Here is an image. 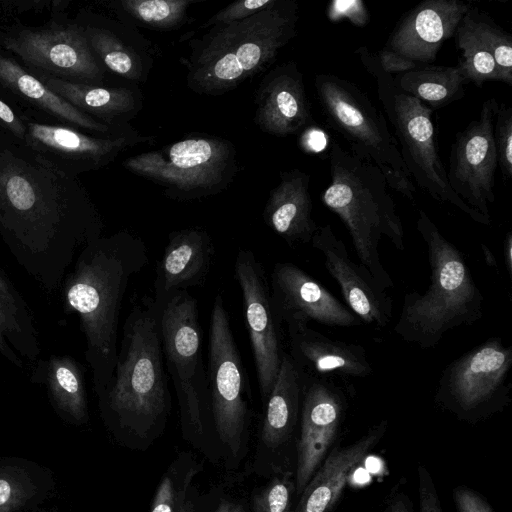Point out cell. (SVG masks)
Masks as SVG:
<instances>
[{
    "mask_svg": "<svg viewBox=\"0 0 512 512\" xmlns=\"http://www.w3.org/2000/svg\"><path fill=\"white\" fill-rule=\"evenodd\" d=\"M375 57L381 69L391 76L404 74L419 66L414 61L384 48L376 52Z\"/></svg>",
    "mask_w": 512,
    "mask_h": 512,
    "instance_id": "7bdbcfd3",
    "label": "cell"
},
{
    "mask_svg": "<svg viewBox=\"0 0 512 512\" xmlns=\"http://www.w3.org/2000/svg\"><path fill=\"white\" fill-rule=\"evenodd\" d=\"M367 13L363 3L360 1H335L329 7L328 16L337 19L349 17L355 25H363L367 21Z\"/></svg>",
    "mask_w": 512,
    "mask_h": 512,
    "instance_id": "f6af8a7d",
    "label": "cell"
},
{
    "mask_svg": "<svg viewBox=\"0 0 512 512\" xmlns=\"http://www.w3.org/2000/svg\"><path fill=\"white\" fill-rule=\"evenodd\" d=\"M416 229L427 247L430 285L424 293L405 294L393 330L405 342L431 349L447 332L479 321L484 297L462 253L422 209Z\"/></svg>",
    "mask_w": 512,
    "mask_h": 512,
    "instance_id": "277c9868",
    "label": "cell"
},
{
    "mask_svg": "<svg viewBox=\"0 0 512 512\" xmlns=\"http://www.w3.org/2000/svg\"><path fill=\"white\" fill-rule=\"evenodd\" d=\"M101 233L77 178L0 130V237L18 265L54 293L79 252Z\"/></svg>",
    "mask_w": 512,
    "mask_h": 512,
    "instance_id": "6da1fadb",
    "label": "cell"
},
{
    "mask_svg": "<svg viewBox=\"0 0 512 512\" xmlns=\"http://www.w3.org/2000/svg\"><path fill=\"white\" fill-rule=\"evenodd\" d=\"M214 254V244L205 229L194 227L171 232L156 268L154 300L162 303L175 293L203 285Z\"/></svg>",
    "mask_w": 512,
    "mask_h": 512,
    "instance_id": "cb8c5ba5",
    "label": "cell"
},
{
    "mask_svg": "<svg viewBox=\"0 0 512 512\" xmlns=\"http://www.w3.org/2000/svg\"><path fill=\"white\" fill-rule=\"evenodd\" d=\"M289 356L301 374L321 378H364L372 366L363 346L330 338L308 324L286 325Z\"/></svg>",
    "mask_w": 512,
    "mask_h": 512,
    "instance_id": "7402d4cb",
    "label": "cell"
},
{
    "mask_svg": "<svg viewBox=\"0 0 512 512\" xmlns=\"http://www.w3.org/2000/svg\"><path fill=\"white\" fill-rule=\"evenodd\" d=\"M386 512H410V509L405 499L397 498L388 506Z\"/></svg>",
    "mask_w": 512,
    "mask_h": 512,
    "instance_id": "f907efd6",
    "label": "cell"
},
{
    "mask_svg": "<svg viewBox=\"0 0 512 512\" xmlns=\"http://www.w3.org/2000/svg\"><path fill=\"white\" fill-rule=\"evenodd\" d=\"M310 175L293 169L282 172L264 208L266 225L289 246L311 242L319 225L312 216Z\"/></svg>",
    "mask_w": 512,
    "mask_h": 512,
    "instance_id": "484cf974",
    "label": "cell"
},
{
    "mask_svg": "<svg viewBox=\"0 0 512 512\" xmlns=\"http://www.w3.org/2000/svg\"><path fill=\"white\" fill-rule=\"evenodd\" d=\"M381 421L355 443L334 449L312 476L292 512H328L340 497L352 471L366 458L385 434Z\"/></svg>",
    "mask_w": 512,
    "mask_h": 512,
    "instance_id": "d4e9b609",
    "label": "cell"
},
{
    "mask_svg": "<svg viewBox=\"0 0 512 512\" xmlns=\"http://www.w3.org/2000/svg\"><path fill=\"white\" fill-rule=\"evenodd\" d=\"M274 2L275 0H240L233 2L208 19L202 27H213L246 19Z\"/></svg>",
    "mask_w": 512,
    "mask_h": 512,
    "instance_id": "ab89813d",
    "label": "cell"
},
{
    "mask_svg": "<svg viewBox=\"0 0 512 512\" xmlns=\"http://www.w3.org/2000/svg\"><path fill=\"white\" fill-rule=\"evenodd\" d=\"M0 46L37 75L104 85L105 68L93 53L83 27L64 12L52 14L40 26L7 22L0 29Z\"/></svg>",
    "mask_w": 512,
    "mask_h": 512,
    "instance_id": "30bf717a",
    "label": "cell"
},
{
    "mask_svg": "<svg viewBox=\"0 0 512 512\" xmlns=\"http://www.w3.org/2000/svg\"><path fill=\"white\" fill-rule=\"evenodd\" d=\"M123 166L164 187L171 198L192 200L223 190L234 175L236 163L230 142L194 136L129 157Z\"/></svg>",
    "mask_w": 512,
    "mask_h": 512,
    "instance_id": "9c48e42d",
    "label": "cell"
},
{
    "mask_svg": "<svg viewBox=\"0 0 512 512\" xmlns=\"http://www.w3.org/2000/svg\"><path fill=\"white\" fill-rule=\"evenodd\" d=\"M499 104L495 98L483 102L478 119L457 133L451 147L447 178L453 192L470 208L491 220L495 202L494 183L498 167L493 124Z\"/></svg>",
    "mask_w": 512,
    "mask_h": 512,
    "instance_id": "9a60e30c",
    "label": "cell"
},
{
    "mask_svg": "<svg viewBox=\"0 0 512 512\" xmlns=\"http://www.w3.org/2000/svg\"><path fill=\"white\" fill-rule=\"evenodd\" d=\"M314 85L327 126L349 143L351 152L376 166L388 187L414 203L416 187L381 111L358 86L337 75L317 74Z\"/></svg>",
    "mask_w": 512,
    "mask_h": 512,
    "instance_id": "ba28073f",
    "label": "cell"
},
{
    "mask_svg": "<svg viewBox=\"0 0 512 512\" xmlns=\"http://www.w3.org/2000/svg\"><path fill=\"white\" fill-rule=\"evenodd\" d=\"M505 245H504V258H505V264L507 267V271L512 277V233L509 232L505 239Z\"/></svg>",
    "mask_w": 512,
    "mask_h": 512,
    "instance_id": "c3c4849f",
    "label": "cell"
},
{
    "mask_svg": "<svg viewBox=\"0 0 512 512\" xmlns=\"http://www.w3.org/2000/svg\"><path fill=\"white\" fill-rule=\"evenodd\" d=\"M481 248H482V251H483V256H484L486 264L489 267L495 268L498 271L499 270V266H498V263H497V259L495 258V256H494L493 252L491 251V249L485 243L481 244Z\"/></svg>",
    "mask_w": 512,
    "mask_h": 512,
    "instance_id": "816d5d0a",
    "label": "cell"
},
{
    "mask_svg": "<svg viewBox=\"0 0 512 512\" xmlns=\"http://www.w3.org/2000/svg\"><path fill=\"white\" fill-rule=\"evenodd\" d=\"M0 92L24 114L75 127L96 135L113 134V127L78 110L54 93L29 68L0 46Z\"/></svg>",
    "mask_w": 512,
    "mask_h": 512,
    "instance_id": "ffe728a7",
    "label": "cell"
},
{
    "mask_svg": "<svg viewBox=\"0 0 512 512\" xmlns=\"http://www.w3.org/2000/svg\"><path fill=\"white\" fill-rule=\"evenodd\" d=\"M0 354L17 368L23 369V359L14 351L11 338L5 325L0 320Z\"/></svg>",
    "mask_w": 512,
    "mask_h": 512,
    "instance_id": "7dc6e473",
    "label": "cell"
},
{
    "mask_svg": "<svg viewBox=\"0 0 512 512\" xmlns=\"http://www.w3.org/2000/svg\"><path fill=\"white\" fill-rule=\"evenodd\" d=\"M0 320L11 338L14 351L30 362L41 354L39 333L32 311L24 297L0 266Z\"/></svg>",
    "mask_w": 512,
    "mask_h": 512,
    "instance_id": "4dcf8cb0",
    "label": "cell"
},
{
    "mask_svg": "<svg viewBox=\"0 0 512 512\" xmlns=\"http://www.w3.org/2000/svg\"><path fill=\"white\" fill-rule=\"evenodd\" d=\"M240 286L246 328L263 403L274 385L281 360V324L274 312L263 264L249 249H239L234 264Z\"/></svg>",
    "mask_w": 512,
    "mask_h": 512,
    "instance_id": "5bb4252c",
    "label": "cell"
},
{
    "mask_svg": "<svg viewBox=\"0 0 512 512\" xmlns=\"http://www.w3.org/2000/svg\"><path fill=\"white\" fill-rule=\"evenodd\" d=\"M37 76L49 89L75 108L110 127L121 116L132 111L136 103L134 93L125 87L88 85Z\"/></svg>",
    "mask_w": 512,
    "mask_h": 512,
    "instance_id": "f1b7e54d",
    "label": "cell"
},
{
    "mask_svg": "<svg viewBox=\"0 0 512 512\" xmlns=\"http://www.w3.org/2000/svg\"><path fill=\"white\" fill-rule=\"evenodd\" d=\"M420 512H442L434 483L425 467L418 470Z\"/></svg>",
    "mask_w": 512,
    "mask_h": 512,
    "instance_id": "b9f144b4",
    "label": "cell"
},
{
    "mask_svg": "<svg viewBox=\"0 0 512 512\" xmlns=\"http://www.w3.org/2000/svg\"><path fill=\"white\" fill-rule=\"evenodd\" d=\"M192 0H122L121 9L139 23L155 29L181 25Z\"/></svg>",
    "mask_w": 512,
    "mask_h": 512,
    "instance_id": "d590c367",
    "label": "cell"
},
{
    "mask_svg": "<svg viewBox=\"0 0 512 512\" xmlns=\"http://www.w3.org/2000/svg\"><path fill=\"white\" fill-rule=\"evenodd\" d=\"M498 165L505 180L512 176V108L499 105L493 124Z\"/></svg>",
    "mask_w": 512,
    "mask_h": 512,
    "instance_id": "f35d334b",
    "label": "cell"
},
{
    "mask_svg": "<svg viewBox=\"0 0 512 512\" xmlns=\"http://www.w3.org/2000/svg\"><path fill=\"white\" fill-rule=\"evenodd\" d=\"M394 79L402 91L432 110L462 99L467 83L458 66L430 64L419 65Z\"/></svg>",
    "mask_w": 512,
    "mask_h": 512,
    "instance_id": "f546056e",
    "label": "cell"
},
{
    "mask_svg": "<svg viewBox=\"0 0 512 512\" xmlns=\"http://www.w3.org/2000/svg\"><path fill=\"white\" fill-rule=\"evenodd\" d=\"M470 7L461 0L422 1L398 22L383 48L419 65L430 64Z\"/></svg>",
    "mask_w": 512,
    "mask_h": 512,
    "instance_id": "44dd1931",
    "label": "cell"
},
{
    "mask_svg": "<svg viewBox=\"0 0 512 512\" xmlns=\"http://www.w3.org/2000/svg\"><path fill=\"white\" fill-rule=\"evenodd\" d=\"M298 5L275 0L240 21L215 25L197 41L188 62V86L197 93L221 95L269 66L296 35Z\"/></svg>",
    "mask_w": 512,
    "mask_h": 512,
    "instance_id": "5b68a950",
    "label": "cell"
},
{
    "mask_svg": "<svg viewBox=\"0 0 512 512\" xmlns=\"http://www.w3.org/2000/svg\"><path fill=\"white\" fill-rule=\"evenodd\" d=\"M106 417L138 437L160 430L171 406L159 305L144 295L126 317L112 377L98 396Z\"/></svg>",
    "mask_w": 512,
    "mask_h": 512,
    "instance_id": "3957f363",
    "label": "cell"
},
{
    "mask_svg": "<svg viewBox=\"0 0 512 512\" xmlns=\"http://www.w3.org/2000/svg\"><path fill=\"white\" fill-rule=\"evenodd\" d=\"M300 139L303 150L318 153L327 146L328 139L325 133L316 127H307Z\"/></svg>",
    "mask_w": 512,
    "mask_h": 512,
    "instance_id": "bcb514c9",
    "label": "cell"
},
{
    "mask_svg": "<svg viewBox=\"0 0 512 512\" xmlns=\"http://www.w3.org/2000/svg\"><path fill=\"white\" fill-rule=\"evenodd\" d=\"M215 512H245L243 507L236 502L222 501Z\"/></svg>",
    "mask_w": 512,
    "mask_h": 512,
    "instance_id": "681fc988",
    "label": "cell"
},
{
    "mask_svg": "<svg viewBox=\"0 0 512 512\" xmlns=\"http://www.w3.org/2000/svg\"><path fill=\"white\" fill-rule=\"evenodd\" d=\"M310 244L323 255L325 268L338 283L349 309L366 324L387 326L393 312L391 297L365 266L350 258L331 225L318 226Z\"/></svg>",
    "mask_w": 512,
    "mask_h": 512,
    "instance_id": "d6986e66",
    "label": "cell"
},
{
    "mask_svg": "<svg viewBox=\"0 0 512 512\" xmlns=\"http://www.w3.org/2000/svg\"><path fill=\"white\" fill-rule=\"evenodd\" d=\"M461 21L493 56L503 82L512 85V36L486 13L472 6Z\"/></svg>",
    "mask_w": 512,
    "mask_h": 512,
    "instance_id": "836d02e7",
    "label": "cell"
},
{
    "mask_svg": "<svg viewBox=\"0 0 512 512\" xmlns=\"http://www.w3.org/2000/svg\"><path fill=\"white\" fill-rule=\"evenodd\" d=\"M453 497L459 512H493L480 495L467 487H457Z\"/></svg>",
    "mask_w": 512,
    "mask_h": 512,
    "instance_id": "ee69618b",
    "label": "cell"
},
{
    "mask_svg": "<svg viewBox=\"0 0 512 512\" xmlns=\"http://www.w3.org/2000/svg\"><path fill=\"white\" fill-rule=\"evenodd\" d=\"M294 494L295 479L291 474L277 475L253 496V512H292Z\"/></svg>",
    "mask_w": 512,
    "mask_h": 512,
    "instance_id": "8d00e7d4",
    "label": "cell"
},
{
    "mask_svg": "<svg viewBox=\"0 0 512 512\" xmlns=\"http://www.w3.org/2000/svg\"><path fill=\"white\" fill-rule=\"evenodd\" d=\"M329 164L331 183L322 202L348 229L359 263L382 288H392L394 282L379 256V242L384 236L404 251V229L384 176L336 141L330 146Z\"/></svg>",
    "mask_w": 512,
    "mask_h": 512,
    "instance_id": "8992f818",
    "label": "cell"
},
{
    "mask_svg": "<svg viewBox=\"0 0 512 512\" xmlns=\"http://www.w3.org/2000/svg\"><path fill=\"white\" fill-rule=\"evenodd\" d=\"M295 494L300 496L327 456L347 407L342 389L330 379L303 375Z\"/></svg>",
    "mask_w": 512,
    "mask_h": 512,
    "instance_id": "e0dca14e",
    "label": "cell"
},
{
    "mask_svg": "<svg viewBox=\"0 0 512 512\" xmlns=\"http://www.w3.org/2000/svg\"><path fill=\"white\" fill-rule=\"evenodd\" d=\"M9 9L4 1H0V29L7 23L5 20L6 15H8Z\"/></svg>",
    "mask_w": 512,
    "mask_h": 512,
    "instance_id": "f5cc1de1",
    "label": "cell"
},
{
    "mask_svg": "<svg viewBox=\"0 0 512 512\" xmlns=\"http://www.w3.org/2000/svg\"><path fill=\"white\" fill-rule=\"evenodd\" d=\"M303 376L283 352L274 385L267 397L261 440L269 448L283 444L292 434L301 412Z\"/></svg>",
    "mask_w": 512,
    "mask_h": 512,
    "instance_id": "83f0119b",
    "label": "cell"
},
{
    "mask_svg": "<svg viewBox=\"0 0 512 512\" xmlns=\"http://www.w3.org/2000/svg\"><path fill=\"white\" fill-rule=\"evenodd\" d=\"M36 493L29 476L17 468L0 470V512H13L25 505Z\"/></svg>",
    "mask_w": 512,
    "mask_h": 512,
    "instance_id": "74e56055",
    "label": "cell"
},
{
    "mask_svg": "<svg viewBox=\"0 0 512 512\" xmlns=\"http://www.w3.org/2000/svg\"><path fill=\"white\" fill-rule=\"evenodd\" d=\"M208 384L212 418L220 440L237 455L249 420L248 380L221 293L209 326Z\"/></svg>",
    "mask_w": 512,
    "mask_h": 512,
    "instance_id": "4fadbf2b",
    "label": "cell"
},
{
    "mask_svg": "<svg viewBox=\"0 0 512 512\" xmlns=\"http://www.w3.org/2000/svg\"><path fill=\"white\" fill-rule=\"evenodd\" d=\"M76 21L83 27L87 41L104 68L129 80L139 81L142 64L139 56L111 30L90 18L88 13H80Z\"/></svg>",
    "mask_w": 512,
    "mask_h": 512,
    "instance_id": "1f68e13d",
    "label": "cell"
},
{
    "mask_svg": "<svg viewBox=\"0 0 512 512\" xmlns=\"http://www.w3.org/2000/svg\"><path fill=\"white\" fill-rule=\"evenodd\" d=\"M148 263V250L140 238L127 232L101 236L79 252L61 285L65 311L79 317L97 396L115 367L120 310L129 282Z\"/></svg>",
    "mask_w": 512,
    "mask_h": 512,
    "instance_id": "7a4b0ae2",
    "label": "cell"
},
{
    "mask_svg": "<svg viewBox=\"0 0 512 512\" xmlns=\"http://www.w3.org/2000/svg\"><path fill=\"white\" fill-rule=\"evenodd\" d=\"M355 54L375 79L378 98L393 127V136L412 181L434 200L453 205L473 221L489 226L491 220L470 208L449 185L447 172L436 146L433 110L402 91L394 76L381 69L375 53L366 46L358 47Z\"/></svg>",
    "mask_w": 512,
    "mask_h": 512,
    "instance_id": "52a82bcc",
    "label": "cell"
},
{
    "mask_svg": "<svg viewBox=\"0 0 512 512\" xmlns=\"http://www.w3.org/2000/svg\"><path fill=\"white\" fill-rule=\"evenodd\" d=\"M454 36L455 45L461 53L457 66L467 83L472 82L477 87H481L487 81L503 82L500 70L491 53L485 49L462 21H460Z\"/></svg>",
    "mask_w": 512,
    "mask_h": 512,
    "instance_id": "e575fe53",
    "label": "cell"
},
{
    "mask_svg": "<svg viewBox=\"0 0 512 512\" xmlns=\"http://www.w3.org/2000/svg\"><path fill=\"white\" fill-rule=\"evenodd\" d=\"M33 384L44 385L54 408L65 418L88 420V400L82 366L69 355L39 359L30 376Z\"/></svg>",
    "mask_w": 512,
    "mask_h": 512,
    "instance_id": "4316f807",
    "label": "cell"
},
{
    "mask_svg": "<svg viewBox=\"0 0 512 512\" xmlns=\"http://www.w3.org/2000/svg\"><path fill=\"white\" fill-rule=\"evenodd\" d=\"M0 130L18 142H24L26 125L23 112L1 92Z\"/></svg>",
    "mask_w": 512,
    "mask_h": 512,
    "instance_id": "60d3db41",
    "label": "cell"
},
{
    "mask_svg": "<svg viewBox=\"0 0 512 512\" xmlns=\"http://www.w3.org/2000/svg\"><path fill=\"white\" fill-rule=\"evenodd\" d=\"M269 285L272 306L281 325L315 321L330 327H354L362 323L321 283L293 263H276Z\"/></svg>",
    "mask_w": 512,
    "mask_h": 512,
    "instance_id": "ac0fdd59",
    "label": "cell"
},
{
    "mask_svg": "<svg viewBox=\"0 0 512 512\" xmlns=\"http://www.w3.org/2000/svg\"><path fill=\"white\" fill-rule=\"evenodd\" d=\"M255 104V123L275 136L295 134L313 120L303 75L292 61L277 66L263 78Z\"/></svg>",
    "mask_w": 512,
    "mask_h": 512,
    "instance_id": "603a6c76",
    "label": "cell"
},
{
    "mask_svg": "<svg viewBox=\"0 0 512 512\" xmlns=\"http://www.w3.org/2000/svg\"><path fill=\"white\" fill-rule=\"evenodd\" d=\"M511 369L512 346L489 338L443 369L435 399L465 420L483 418L511 401Z\"/></svg>",
    "mask_w": 512,
    "mask_h": 512,
    "instance_id": "7c38bea8",
    "label": "cell"
},
{
    "mask_svg": "<svg viewBox=\"0 0 512 512\" xmlns=\"http://www.w3.org/2000/svg\"><path fill=\"white\" fill-rule=\"evenodd\" d=\"M23 117L26 125L23 144L46 164L71 177L107 165L131 145L123 135H96L24 113Z\"/></svg>",
    "mask_w": 512,
    "mask_h": 512,
    "instance_id": "2e32d148",
    "label": "cell"
},
{
    "mask_svg": "<svg viewBox=\"0 0 512 512\" xmlns=\"http://www.w3.org/2000/svg\"><path fill=\"white\" fill-rule=\"evenodd\" d=\"M198 473L187 457L170 465L155 492L150 512H195L192 481Z\"/></svg>",
    "mask_w": 512,
    "mask_h": 512,
    "instance_id": "d6a6232c",
    "label": "cell"
},
{
    "mask_svg": "<svg viewBox=\"0 0 512 512\" xmlns=\"http://www.w3.org/2000/svg\"><path fill=\"white\" fill-rule=\"evenodd\" d=\"M157 304L165 365L174 384L183 430L201 435L210 399L197 300L183 291Z\"/></svg>",
    "mask_w": 512,
    "mask_h": 512,
    "instance_id": "8fae6325",
    "label": "cell"
}]
</instances>
